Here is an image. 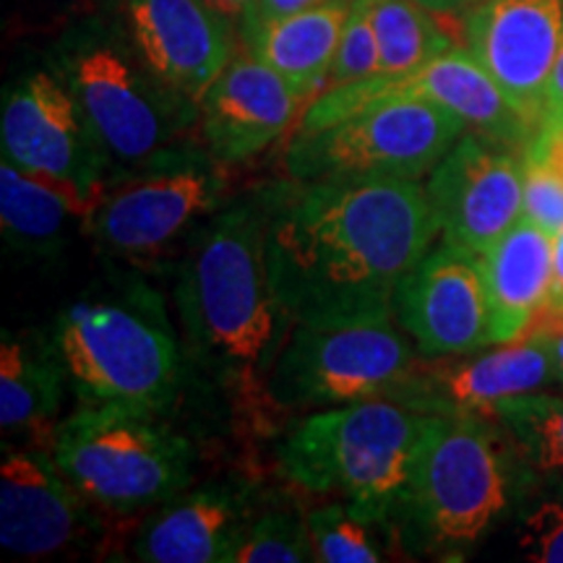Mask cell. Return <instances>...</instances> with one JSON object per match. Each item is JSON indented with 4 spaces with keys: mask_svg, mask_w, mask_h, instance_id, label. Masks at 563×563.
Wrapping results in <instances>:
<instances>
[{
    "mask_svg": "<svg viewBox=\"0 0 563 563\" xmlns=\"http://www.w3.org/2000/svg\"><path fill=\"white\" fill-rule=\"evenodd\" d=\"M563 136V47L555 58L551 81H548L543 118H540L534 141H555Z\"/></svg>",
    "mask_w": 563,
    "mask_h": 563,
    "instance_id": "1f68e13d",
    "label": "cell"
},
{
    "mask_svg": "<svg viewBox=\"0 0 563 563\" xmlns=\"http://www.w3.org/2000/svg\"><path fill=\"white\" fill-rule=\"evenodd\" d=\"M545 316H563V230L555 235L553 243V290Z\"/></svg>",
    "mask_w": 563,
    "mask_h": 563,
    "instance_id": "836d02e7",
    "label": "cell"
},
{
    "mask_svg": "<svg viewBox=\"0 0 563 563\" xmlns=\"http://www.w3.org/2000/svg\"><path fill=\"white\" fill-rule=\"evenodd\" d=\"M51 68L87 112L115 170L178 144L199 121V102L162 79L129 26L104 13L74 21L60 32Z\"/></svg>",
    "mask_w": 563,
    "mask_h": 563,
    "instance_id": "5b68a950",
    "label": "cell"
},
{
    "mask_svg": "<svg viewBox=\"0 0 563 563\" xmlns=\"http://www.w3.org/2000/svg\"><path fill=\"white\" fill-rule=\"evenodd\" d=\"M68 371L53 334L40 329L0 334V428L34 433L47 446L60 410Z\"/></svg>",
    "mask_w": 563,
    "mask_h": 563,
    "instance_id": "7402d4cb",
    "label": "cell"
},
{
    "mask_svg": "<svg viewBox=\"0 0 563 563\" xmlns=\"http://www.w3.org/2000/svg\"><path fill=\"white\" fill-rule=\"evenodd\" d=\"M321 3H327V0H253L243 16L238 19V30H241V26H256L266 24V21L292 16V13L316 9V5Z\"/></svg>",
    "mask_w": 563,
    "mask_h": 563,
    "instance_id": "d6a6232c",
    "label": "cell"
},
{
    "mask_svg": "<svg viewBox=\"0 0 563 563\" xmlns=\"http://www.w3.org/2000/svg\"><path fill=\"white\" fill-rule=\"evenodd\" d=\"M70 220H79L74 207L11 159L0 162V230L13 253L26 258H55L66 245Z\"/></svg>",
    "mask_w": 563,
    "mask_h": 563,
    "instance_id": "cb8c5ba5",
    "label": "cell"
},
{
    "mask_svg": "<svg viewBox=\"0 0 563 563\" xmlns=\"http://www.w3.org/2000/svg\"><path fill=\"white\" fill-rule=\"evenodd\" d=\"M264 191L269 277L292 323L389 311L439 235L420 180H290Z\"/></svg>",
    "mask_w": 563,
    "mask_h": 563,
    "instance_id": "6da1fadb",
    "label": "cell"
},
{
    "mask_svg": "<svg viewBox=\"0 0 563 563\" xmlns=\"http://www.w3.org/2000/svg\"><path fill=\"white\" fill-rule=\"evenodd\" d=\"M371 3L373 0H350V13L344 21L340 51H336L327 89L378 74V40L376 30H373Z\"/></svg>",
    "mask_w": 563,
    "mask_h": 563,
    "instance_id": "f546056e",
    "label": "cell"
},
{
    "mask_svg": "<svg viewBox=\"0 0 563 563\" xmlns=\"http://www.w3.org/2000/svg\"><path fill=\"white\" fill-rule=\"evenodd\" d=\"M347 13L350 0H327L316 9L266 24L241 26L238 32L243 51L272 66L311 100L327 89Z\"/></svg>",
    "mask_w": 563,
    "mask_h": 563,
    "instance_id": "603a6c76",
    "label": "cell"
},
{
    "mask_svg": "<svg viewBox=\"0 0 563 563\" xmlns=\"http://www.w3.org/2000/svg\"><path fill=\"white\" fill-rule=\"evenodd\" d=\"M391 308L422 357L464 355L493 344L483 258L460 245L428 251L399 282Z\"/></svg>",
    "mask_w": 563,
    "mask_h": 563,
    "instance_id": "9a60e30c",
    "label": "cell"
},
{
    "mask_svg": "<svg viewBox=\"0 0 563 563\" xmlns=\"http://www.w3.org/2000/svg\"><path fill=\"white\" fill-rule=\"evenodd\" d=\"M553 243L551 232L522 217L481 256L493 313V344L522 340L545 316L553 290Z\"/></svg>",
    "mask_w": 563,
    "mask_h": 563,
    "instance_id": "44dd1931",
    "label": "cell"
},
{
    "mask_svg": "<svg viewBox=\"0 0 563 563\" xmlns=\"http://www.w3.org/2000/svg\"><path fill=\"white\" fill-rule=\"evenodd\" d=\"M162 412L84 405L53 428L51 454L91 506L131 514L173 501L194 475V446Z\"/></svg>",
    "mask_w": 563,
    "mask_h": 563,
    "instance_id": "52a82bcc",
    "label": "cell"
},
{
    "mask_svg": "<svg viewBox=\"0 0 563 563\" xmlns=\"http://www.w3.org/2000/svg\"><path fill=\"white\" fill-rule=\"evenodd\" d=\"M394 308L298 321L269 378L274 407H344L389 399L418 363Z\"/></svg>",
    "mask_w": 563,
    "mask_h": 563,
    "instance_id": "ba28073f",
    "label": "cell"
},
{
    "mask_svg": "<svg viewBox=\"0 0 563 563\" xmlns=\"http://www.w3.org/2000/svg\"><path fill=\"white\" fill-rule=\"evenodd\" d=\"M415 3H420L422 9L433 13H464L470 5H475L477 0H415Z\"/></svg>",
    "mask_w": 563,
    "mask_h": 563,
    "instance_id": "d590c367",
    "label": "cell"
},
{
    "mask_svg": "<svg viewBox=\"0 0 563 563\" xmlns=\"http://www.w3.org/2000/svg\"><path fill=\"white\" fill-rule=\"evenodd\" d=\"M389 399L422 415H481L496 420L506 399L559 382L551 334L534 327L522 340L464 355L426 357Z\"/></svg>",
    "mask_w": 563,
    "mask_h": 563,
    "instance_id": "5bb4252c",
    "label": "cell"
},
{
    "mask_svg": "<svg viewBox=\"0 0 563 563\" xmlns=\"http://www.w3.org/2000/svg\"><path fill=\"white\" fill-rule=\"evenodd\" d=\"M97 522L91 504L63 475L51 449H3L0 545L16 559H53L79 545Z\"/></svg>",
    "mask_w": 563,
    "mask_h": 563,
    "instance_id": "e0dca14e",
    "label": "cell"
},
{
    "mask_svg": "<svg viewBox=\"0 0 563 563\" xmlns=\"http://www.w3.org/2000/svg\"><path fill=\"white\" fill-rule=\"evenodd\" d=\"M428 415L368 399L308 415L279 446V470L311 493L342 496L357 517L389 527L402 506Z\"/></svg>",
    "mask_w": 563,
    "mask_h": 563,
    "instance_id": "8992f818",
    "label": "cell"
},
{
    "mask_svg": "<svg viewBox=\"0 0 563 563\" xmlns=\"http://www.w3.org/2000/svg\"><path fill=\"white\" fill-rule=\"evenodd\" d=\"M527 222L555 238L563 230V170L540 154L525 152V211Z\"/></svg>",
    "mask_w": 563,
    "mask_h": 563,
    "instance_id": "4dcf8cb0",
    "label": "cell"
},
{
    "mask_svg": "<svg viewBox=\"0 0 563 563\" xmlns=\"http://www.w3.org/2000/svg\"><path fill=\"white\" fill-rule=\"evenodd\" d=\"M211 9H217L222 13V16L228 19H241L245 9L253 3V0H207Z\"/></svg>",
    "mask_w": 563,
    "mask_h": 563,
    "instance_id": "8d00e7d4",
    "label": "cell"
},
{
    "mask_svg": "<svg viewBox=\"0 0 563 563\" xmlns=\"http://www.w3.org/2000/svg\"><path fill=\"white\" fill-rule=\"evenodd\" d=\"M123 16L146 63L196 102L235 55L232 19L207 0H123Z\"/></svg>",
    "mask_w": 563,
    "mask_h": 563,
    "instance_id": "d6986e66",
    "label": "cell"
},
{
    "mask_svg": "<svg viewBox=\"0 0 563 563\" xmlns=\"http://www.w3.org/2000/svg\"><path fill=\"white\" fill-rule=\"evenodd\" d=\"M514 517L517 551L525 561L563 563V475L530 470Z\"/></svg>",
    "mask_w": 563,
    "mask_h": 563,
    "instance_id": "4316f807",
    "label": "cell"
},
{
    "mask_svg": "<svg viewBox=\"0 0 563 563\" xmlns=\"http://www.w3.org/2000/svg\"><path fill=\"white\" fill-rule=\"evenodd\" d=\"M251 519L249 485H201L162 504L139 530L131 555L144 563H228Z\"/></svg>",
    "mask_w": 563,
    "mask_h": 563,
    "instance_id": "ffe728a7",
    "label": "cell"
},
{
    "mask_svg": "<svg viewBox=\"0 0 563 563\" xmlns=\"http://www.w3.org/2000/svg\"><path fill=\"white\" fill-rule=\"evenodd\" d=\"M53 340L84 405L165 412L178 399L180 340L162 295L136 274H115L63 308Z\"/></svg>",
    "mask_w": 563,
    "mask_h": 563,
    "instance_id": "277c9868",
    "label": "cell"
},
{
    "mask_svg": "<svg viewBox=\"0 0 563 563\" xmlns=\"http://www.w3.org/2000/svg\"><path fill=\"white\" fill-rule=\"evenodd\" d=\"M316 561L308 522L290 511L253 517L228 563H308Z\"/></svg>",
    "mask_w": 563,
    "mask_h": 563,
    "instance_id": "83f0119b",
    "label": "cell"
},
{
    "mask_svg": "<svg viewBox=\"0 0 563 563\" xmlns=\"http://www.w3.org/2000/svg\"><path fill=\"white\" fill-rule=\"evenodd\" d=\"M266 220L264 188L222 207L188 235L175 279L188 361L238 410L272 405V371L295 327L272 287Z\"/></svg>",
    "mask_w": 563,
    "mask_h": 563,
    "instance_id": "7a4b0ae2",
    "label": "cell"
},
{
    "mask_svg": "<svg viewBox=\"0 0 563 563\" xmlns=\"http://www.w3.org/2000/svg\"><path fill=\"white\" fill-rule=\"evenodd\" d=\"M402 100L439 102L454 110L470 125V131L517 146V150H527L538 136V125H532L514 108L498 81L481 66V60L460 45L407 74H376L321 91L302 112L298 131L323 129L355 112Z\"/></svg>",
    "mask_w": 563,
    "mask_h": 563,
    "instance_id": "7c38bea8",
    "label": "cell"
},
{
    "mask_svg": "<svg viewBox=\"0 0 563 563\" xmlns=\"http://www.w3.org/2000/svg\"><path fill=\"white\" fill-rule=\"evenodd\" d=\"M316 561L323 563H378L384 561L371 522L357 517L347 504H329L308 514Z\"/></svg>",
    "mask_w": 563,
    "mask_h": 563,
    "instance_id": "f1b7e54d",
    "label": "cell"
},
{
    "mask_svg": "<svg viewBox=\"0 0 563 563\" xmlns=\"http://www.w3.org/2000/svg\"><path fill=\"white\" fill-rule=\"evenodd\" d=\"M470 125L439 102L402 100L298 131L285 167L300 183L420 180L452 152Z\"/></svg>",
    "mask_w": 563,
    "mask_h": 563,
    "instance_id": "9c48e42d",
    "label": "cell"
},
{
    "mask_svg": "<svg viewBox=\"0 0 563 563\" xmlns=\"http://www.w3.org/2000/svg\"><path fill=\"white\" fill-rule=\"evenodd\" d=\"M538 327H543L551 334L555 371H559V384L563 386V316H545V319L538 321Z\"/></svg>",
    "mask_w": 563,
    "mask_h": 563,
    "instance_id": "e575fe53",
    "label": "cell"
},
{
    "mask_svg": "<svg viewBox=\"0 0 563 563\" xmlns=\"http://www.w3.org/2000/svg\"><path fill=\"white\" fill-rule=\"evenodd\" d=\"M207 146L178 141L112 175L81 228L115 256H150L224 207L228 178Z\"/></svg>",
    "mask_w": 563,
    "mask_h": 563,
    "instance_id": "30bf717a",
    "label": "cell"
},
{
    "mask_svg": "<svg viewBox=\"0 0 563 563\" xmlns=\"http://www.w3.org/2000/svg\"><path fill=\"white\" fill-rule=\"evenodd\" d=\"M371 16L378 40V74L384 76L426 66L456 45L433 11L415 0H373Z\"/></svg>",
    "mask_w": 563,
    "mask_h": 563,
    "instance_id": "d4e9b609",
    "label": "cell"
},
{
    "mask_svg": "<svg viewBox=\"0 0 563 563\" xmlns=\"http://www.w3.org/2000/svg\"><path fill=\"white\" fill-rule=\"evenodd\" d=\"M496 420L532 473L563 475V397L532 391L506 399Z\"/></svg>",
    "mask_w": 563,
    "mask_h": 563,
    "instance_id": "484cf974",
    "label": "cell"
},
{
    "mask_svg": "<svg viewBox=\"0 0 563 563\" xmlns=\"http://www.w3.org/2000/svg\"><path fill=\"white\" fill-rule=\"evenodd\" d=\"M308 97L249 51L232 55L199 100L203 146L217 162L241 165L269 150Z\"/></svg>",
    "mask_w": 563,
    "mask_h": 563,
    "instance_id": "ac0fdd59",
    "label": "cell"
},
{
    "mask_svg": "<svg viewBox=\"0 0 563 563\" xmlns=\"http://www.w3.org/2000/svg\"><path fill=\"white\" fill-rule=\"evenodd\" d=\"M525 152L467 131L426 183L443 243L488 253L525 211Z\"/></svg>",
    "mask_w": 563,
    "mask_h": 563,
    "instance_id": "4fadbf2b",
    "label": "cell"
},
{
    "mask_svg": "<svg viewBox=\"0 0 563 563\" xmlns=\"http://www.w3.org/2000/svg\"><path fill=\"white\" fill-rule=\"evenodd\" d=\"M527 477L530 467L498 420L428 415L391 532L412 555L454 559L511 517Z\"/></svg>",
    "mask_w": 563,
    "mask_h": 563,
    "instance_id": "3957f363",
    "label": "cell"
},
{
    "mask_svg": "<svg viewBox=\"0 0 563 563\" xmlns=\"http://www.w3.org/2000/svg\"><path fill=\"white\" fill-rule=\"evenodd\" d=\"M462 37L514 108L540 125L563 47V0H477L464 11Z\"/></svg>",
    "mask_w": 563,
    "mask_h": 563,
    "instance_id": "2e32d148",
    "label": "cell"
},
{
    "mask_svg": "<svg viewBox=\"0 0 563 563\" xmlns=\"http://www.w3.org/2000/svg\"><path fill=\"white\" fill-rule=\"evenodd\" d=\"M3 157L55 188L76 214H89L115 175L87 112L53 68H32L3 91Z\"/></svg>",
    "mask_w": 563,
    "mask_h": 563,
    "instance_id": "8fae6325",
    "label": "cell"
}]
</instances>
